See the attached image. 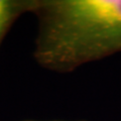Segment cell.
Returning <instances> with one entry per match:
<instances>
[{
  "mask_svg": "<svg viewBox=\"0 0 121 121\" xmlns=\"http://www.w3.org/2000/svg\"><path fill=\"white\" fill-rule=\"evenodd\" d=\"M37 59L69 72L121 52V0H51L37 4Z\"/></svg>",
  "mask_w": 121,
  "mask_h": 121,
  "instance_id": "obj_1",
  "label": "cell"
},
{
  "mask_svg": "<svg viewBox=\"0 0 121 121\" xmlns=\"http://www.w3.org/2000/svg\"><path fill=\"white\" fill-rule=\"evenodd\" d=\"M15 5L6 0H0V39L5 32L9 21L14 14Z\"/></svg>",
  "mask_w": 121,
  "mask_h": 121,
  "instance_id": "obj_2",
  "label": "cell"
}]
</instances>
